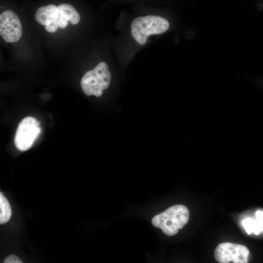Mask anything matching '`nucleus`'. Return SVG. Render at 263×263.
<instances>
[{
    "instance_id": "obj_1",
    "label": "nucleus",
    "mask_w": 263,
    "mask_h": 263,
    "mask_svg": "<svg viewBox=\"0 0 263 263\" xmlns=\"http://www.w3.org/2000/svg\"><path fill=\"white\" fill-rule=\"evenodd\" d=\"M189 217L188 208L184 205H177L155 215L151 222L154 226L160 228L166 235L171 236L187 224Z\"/></svg>"
},
{
    "instance_id": "obj_2",
    "label": "nucleus",
    "mask_w": 263,
    "mask_h": 263,
    "mask_svg": "<svg viewBox=\"0 0 263 263\" xmlns=\"http://www.w3.org/2000/svg\"><path fill=\"white\" fill-rule=\"evenodd\" d=\"M169 27V21L158 16L148 15L134 19L131 23V34L135 41L144 45L148 37L167 31Z\"/></svg>"
},
{
    "instance_id": "obj_3",
    "label": "nucleus",
    "mask_w": 263,
    "mask_h": 263,
    "mask_svg": "<svg viewBox=\"0 0 263 263\" xmlns=\"http://www.w3.org/2000/svg\"><path fill=\"white\" fill-rule=\"evenodd\" d=\"M111 82V74L108 65L101 62L92 70L87 72L82 77L80 86L87 95L100 96L103 90L107 89Z\"/></svg>"
},
{
    "instance_id": "obj_4",
    "label": "nucleus",
    "mask_w": 263,
    "mask_h": 263,
    "mask_svg": "<svg viewBox=\"0 0 263 263\" xmlns=\"http://www.w3.org/2000/svg\"><path fill=\"white\" fill-rule=\"evenodd\" d=\"M41 132L39 123L34 117L28 116L19 123L14 139L16 148L21 151L30 149Z\"/></svg>"
},
{
    "instance_id": "obj_5",
    "label": "nucleus",
    "mask_w": 263,
    "mask_h": 263,
    "mask_svg": "<svg viewBox=\"0 0 263 263\" xmlns=\"http://www.w3.org/2000/svg\"><path fill=\"white\" fill-rule=\"evenodd\" d=\"M249 255L245 246L229 242L219 244L214 251L215 258L220 263H246Z\"/></svg>"
},
{
    "instance_id": "obj_6",
    "label": "nucleus",
    "mask_w": 263,
    "mask_h": 263,
    "mask_svg": "<svg viewBox=\"0 0 263 263\" xmlns=\"http://www.w3.org/2000/svg\"><path fill=\"white\" fill-rule=\"evenodd\" d=\"M0 35L7 42L18 41L22 35L20 20L13 10L6 9L0 14Z\"/></svg>"
},
{
    "instance_id": "obj_7",
    "label": "nucleus",
    "mask_w": 263,
    "mask_h": 263,
    "mask_svg": "<svg viewBox=\"0 0 263 263\" xmlns=\"http://www.w3.org/2000/svg\"><path fill=\"white\" fill-rule=\"evenodd\" d=\"M58 15L56 19L58 26L61 28H65L68 21L73 25L77 24L80 20V15L72 4L64 2L57 5Z\"/></svg>"
},
{
    "instance_id": "obj_8",
    "label": "nucleus",
    "mask_w": 263,
    "mask_h": 263,
    "mask_svg": "<svg viewBox=\"0 0 263 263\" xmlns=\"http://www.w3.org/2000/svg\"><path fill=\"white\" fill-rule=\"evenodd\" d=\"M57 15V6L52 3L38 8L35 16L38 23L45 26L52 20H56Z\"/></svg>"
},
{
    "instance_id": "obj_9",
    "label": "nucleus",
    "mask_w": 263,
    "mask_h": 263,
    "mask_svg": "<svg viewBox=\"0 0 263 263\" xmlns=\"http://www.w3.org/2000/svg\"><path fill=\"white\" fill-rule=\"evenodd\" d=\"M242 224L248 234L254 233L257 235L263 230V224L257 219L254 220L247 218L243 220Z\"/></svg>"
},
{
    "instance_id": "obj_10",
    "label": "nucleus",
    "mask_w": 263,
    "mask_h": 263,
    "mask_svg": "<svg viewBox=\"0 0 263 263\" xmlns=\"http://www.w3.org/2000/svg\"><path fill=\"white\" fill-rule=\"evenodd\" d=\"M11 216V209L9 203L3 194L0 193V223L7 222Z\"/></svg>"
},
{
    "instance_id": "obj_11",
    "label": "nucleus",
    "mask_w": 263,
    "mask_h": 263,
    "mask_svg": "<svg viewBox=\"0 0 263 263\" xmlns=\"http://www.w3.org/2000/svg\"><path fill=\"white\" fill-rule=\"evenodd\" d=\"M58 27L56 20H53L45 26V29L48 32L54 33L57 30Z\"/></svg>"
},
{
    "instance_id": "obj_12",
    "label": "nucleus",
    "mask_w": 263,
    "mask_h": 263,
    "mask_svg": "<svg viewBox=\"0 0 263 263\" xmlns=\"http://www.w3.org/2000/svg\"><path fill=\"white\" fill-rule=\"evenodd\" d=\"M4 263H22L21 260L15 255H10L4 260Z\"/></svg>"
},
{
    "instance_id": "obj_13",
    "label": "nucleus",
    "mask_w": 263,
    "mask_h": 263,
    "mask_svg": "<svg viewBox=\"0 0 263 263\" xmlns=\"http://www.w3.org/2000/svg\"><path fill=\"white\" fill-rule=\"evenodd\" d=\"M256 217L257 219L263 224V211L258 210L256 212Z\"/></svg>"
}]
</instances>
